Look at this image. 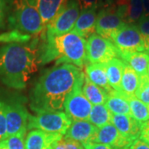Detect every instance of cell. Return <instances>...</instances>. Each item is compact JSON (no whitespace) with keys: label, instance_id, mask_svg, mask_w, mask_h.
<instances>
[{"label":"cell","instance_id":"3","mask_svg":"<svg viewBox=\"0 0 149 149\" xmlns=\"http://www.w3.org/2000/svg\"><path fill=\"white\" fill-rule=\"evenodd\" d=\"M87 41L73 32L60 36H47L40 52L39 62L47 64L56 61V64L69 63L82 67L87 62Z\"/></svg>","mask_w":149,"mask_h":149},{"label":"cell","instance_id":"27","mask_svg":"<svg viewBox=\"0 0 149 149\" xmlns=\"http://www.w3.org/2000/svg\"><path fill=\"white\" fill-rule=\"evenodd\" d=\"M27 131L8 136L4 140L0 141V148L6 149H25V139Z\"/></svg>","mask_w":149,"mask_h":149},{"label":"cell","instance_id":"26","mask_svg":"<svg viewBox=\"0 0 149 149\" xmlns=\"http://www.w3.org/2000/svg\"><path fill=\"white\" fill-rule=\"evenodd\" d=\"M143 15L142 0H128L125 12V23L135 24Z\"/></svg>","mask_w":149,"mask_h":149},{"label":"cell","instance_id":"2","mask_svg":"<svg viewBox=\"0 0 149 149\" xmlns=\"http://www.w3.org/2000/svg\"><path fill=\"white\" fill-rule=\"evenodd\" d=\"M35 43L11 42L0 47V82L22 90L37 70Z\"/></svg>","mask_w":149,"mask_h":149},{"label":"cell","instance_id":"40","mask_svg":"<svg viewBox=\"0 0 149 149\" xmlns=\"http://www.w3.org/2000/svg\"><path fill=\"white\" fill-rule=\"evenodd\" d=\"M147 75L148 76V78H149V65H148V71H147Z\"/></svg>","mask_w":149,"mask_h":149},{"label":"cell","instance_id":"17","mask_svg":"<svg viewBox=\"0 0 149 149\" xmlns=\"http://www.w3.org/2000/svg\"><path fill=\"white\" fill-rule=\"evenodd\" d=\"M39 12L44 27L52 21L68 0H32Z\"/></svg>","mask_w":149,"mask_h":149},{"label":"cell","instance_id":"41","mask_svg":"<svg viewBox=\"0 0 149 149\" xmlns=\"http://www.w3.org/2000/svg\"><path fill=\"white\" fill-rule=\"evenodd\" d=\"M121 149H129L128 148H121Z\"/></svg>","mask_w":149,"mask_h":149},{"label":"cell","instance_id":"22","mask_svg":"<svg viewBox=\"0 0 149 149\" xmlns=\"http://www.w3.org/2000/svg\"><path fill=\"white\" fill-rule=\"evenodd\" d=\"M83 94L92 104H104L108 98V93L100 86L96 85L85 75L83 84Z\"/></svg>","mask_w":149,"mask_h":149},{"label":"cell","instance_id":"10","mask_svg":"<svg viewBox=\"0 0 149 149\" xmlns=\"http://www.w3.org/2000/svg\"><path fill=\"white\" fill-rule=\"evenodd\" d=\"M80 13V6L76 0H68L64 8L47 26V36H60L72 31Z\"/></svg>","mask_w":149,"mask_h":149},{"label":"cell","instance_id":"15","mask_svg":"<svg viewBox=\"0 0 149 149\" xmlns=\"http://www.w3.org/2000/svg\"><path fill=\"white\" fill-rule=\"evenodd\" d=\"M98 128L89 120H77L71 123L65 137L83 144L91 142Z\"/></svg>","mask_w":149,"mask_h":149},{"label":"cell","instance_id":"14","mask_svg":"<svg viewBox=\"0 0 149 149\" xmlns=\"http://www.w3.org/2000/svg\"><path fill=\"white\" fill-rule=\"evenodd\" d=\"M111 123L118 132L126 139L133 142L139 139L141 133V124L137 122L131 115L112 113Z\"/></svg>","mask_w":149,"mask_h":149},{"label":"cell","instance_id":"6","mask_svg":"<svg viewBox=\"0 0 149 149\" xmlns=\"http://www.w3.org/2000/svg\"><path fill=\"white\" fill-rule=\"evenodd\" d=\"M111 42L115 45L119 58L122 60L130 54L146 52L143 38L136 24L125 23L113 35Z\"/></svg>","mask_w":149,"mask_h":149},{"label":"cell","instance_id":"31","mask_svg":"<svg viewBox=\"0 0 149 149\" xmlns=\"http://www.w3.org/2000/svg\"><path fill=\"white\" fill-rule=\"evenodd\" d=\"M13 3V0H0V29L5 27Z\"/></svg>","mask_w":149,"mask_h":149},{"label":"cell","instance_id":"37","mask_svg":"<svg viewBox=\"0 0 149 149\" xmlns=\"http://www.w3.org/2000/svg\"><path fill=\"white\" fill-rule=\"evenodd\" d=\"M129 149H149V144L143 141L142 139H138L134 140L133 143L129 146Z\"/></svg>","mask_w":149,"mask_h":149},{"label":"cell","instance_id":"34","mask_svg":"<svg viewBox=\"0 0 149 149\" xmlns=\"http://www.w3.org/2000/svg\"><path fill=\"white\" fill-rule=\"evenodd\" d=\"M80 6V10L98 8V0H76Z\"/></svg>","mask_w":149,"mask_h":149},{"label":"cell","instance_id":"23","mask_svg":"<svg viewBox=\"0 0 149 149\" xmlns=\"http://www.w3.org/2000/svg\"><path fill=\"white\" fill-rule=\"evenodd\" d=\"M123 61L128 63L139 76L147 74L149 65V52H139L130 54L123 59Z\"/></svg>","mask_w":149,"mask_h":149},{"label":"cell","instance_id":"36","mask_svg":"<svg viewBox=\"0 0 149 149\" xmlns=\"http://www.w3.org/2000/svg\"><path fill=\"white\" fill-rule=\"evenodd\" d=\"M85 149H115L108 145H104L98 143H93V142H88L82 144Z\"/></svg>","mask_w":149,"mask_h":149},{"label":"cell","instance_id":"24","mask_svg":"<svg viewBox=\"0 0 149 149\" xmlns=\"http://www.w3.org/2000/svg\"><path fill=\"white\" fill-rule=\"evenodd\" d=\"M130 107L131 116L140 124L149 120V105L139 100L136 96L126 97Z\"/></svg>","mask_w":149,"mask_h":149},{"label":"cell","instance_id":"8","mask_svg":"<svg viewBox=\"0 0 149 149\" xmlns=\"http://www.w3.org/2000/svg\"><path fill=\"white\" fill-rule=\"evenodd\" d=\"M4 101L8 136L27 130L29 113L19 97H10Z\"/></svg>","mask_w":149,"mask_h":149},{"label":"cell","instance_id":"20","mask_svg":"<svg viewBox=\"0 0 149 149\" xmlns=\"http://www.w3.org/2000/svg\"><path fill=\"white\" fill-rule=\"evenodd\" d=\"M124 61L119 57L112 59L105 64L107 78L113 90L121 92V80Z\"/></svg>","mask_w":149,"mask_h":149},{"label":"cell","instance_id":"25","mask_svg":"<svg viewBox=\"0 0 149 149\" xmlns=\"http://www.w3.org/2000/svg\"><path fill=\"white\" fill-rule=\"evenodd\" d=\"M111 112L105 104H95L92 107L89 121L98 128L111 123Z\"/></svg>","mask_w":149,"mask_h":149},{"label":"cell","instance_id":"39","mask_svg":"<svg viewBox=\"0 0 149 149\" xmlns=\"http://www.w3.org/2000/svg\"><path fill=\"white\" fill-rule=\"evenodd\" d=\"M143 7V16L149 17V0H142Z\"/></svg>","mask_w":149,"mask_h":149},{"label":"cell","instance_id":"9","mask_svg":"<svg viewBox=\"0 0 149 149\" xmlns=\"http://www.w3.org/2000/svg\"><path fill=\"white\" fill-rule=\"evenodd\" d=\"M86 55L87 62L91 64H106L112 59L119 57L115 45L95 33L88 38Z\"/></svg>","mask_w":149,"mask_h":149},{"label":"cell","instance_id":"12","mask_svg":"<svg viewBox=\"0 0 149 149\" xmlns=\"http://www.w3.org/2000/svg\"><path fill=\"white\" fill-rule=\"evenodd\" d=\"M91 142L108 145L115 149L129 148L133 143L131 140L123 137L111 123L98 128Z\"/></svg>","mask_w":149,"mask_h":149},{"label":"cell","instance_id":"38","mask_svg":"<svg viewBox=\"0 0 149 149\" xmlns=\"http://www.w3.org/2000/svg\"><path fill=\"white\" fill-rule=\"evenodd\" d=\"M114 0H98V8H104L113 4Z\"/></svg>","mask_w":149,"mask_h":149},{"label":"cell","instance_id":"18","mask_svg":"<svg viewBox=\"0 0 149 149\" xmlns=\"http://www.w3.org/2000/svg\"><path fill=\"white\" fill-rule=\"evenodd\" d=\"M86 77L109 94L113 90L107 78L105 64H88L85 67Z\"/></svg>","mask_w":149,"mask_h":149},{"label":"cell","instance_id":"32","mask_svg":"<svg viewBox=\"0 0 149 149\" xmlns=\"http://www.w3.org/2000/svg\"><path fill=\"white\" fill-rule=\"evenodd\" d=\"M52 149H85L82 144L73 139L62 137L52 147Z\"/></svg>","mask_w":149,"mask_h":149},{"label":"cell","instance_id":"1","mask_svg":"<svg viewBox=\"0 0 149 149\" xmlns=\"http://www.w3.org/2000/svg\"><path fill=\"white\" fill-rule=\"evenodd\" d=\"M80 67L69 63L55 65L39 78L30 93V108L36 113L61 111L67 96L82 74Z\"/></svg>","mask_w":149,"mask_h":149},{"label":"cell","instance_id":"4","mask_svg":"<svg viewBox=\"0 0 149 149\" xmlns=\"http://www.w3.org/2000/svg\"><path fill=\"white\" fill-rule=\"evenodd\" d=\"M8 24L12 30L30 36H37L45 29L41 15L32 0H13Z\"/></svg>","mask_w":149,"mask_h":149},{"label":"cell","instance_id":"11","mask_svg":"<svg viewBox=\"0 0 149 149\" xmlns=\"http://www.w3.org/2000/svg\"><path fill=\"white\" fill-rule=\"evenodd\" d=\"M125 24L114 4L100 8L96 17V34L111 41L113 35Z\"/></svg>","mask_w":149,"mask_h":149},{"label":"cell","instance_id":"29","mask_svg":"<svg viewBox=\"0 0 149 149\" xmlns=\"http://www.w3.org/2000/svg\"><path fill=\"white\" fill-rule=\"evenodd\" d=\"M139 85L135 96L142 102L149 105V78L147 74L139 76Z\"/></svg>","mask_w":149,"mask_h":149},{"label":"cell","instance_id":"5","mask_svg":"<svg viewBox=\"0 0 149 149\" xmlns=\"http://www.w3.org/2000/svg\"><path fill=\"white\" fill-rule=\"evenodd\" d=\"M72 120L61 111H42L36 115H29L27 129H40L47 133L65 135Z\"/></svg>","mask_w":149,"mask_h":149},{"label":"cell","instance_id":"30","mask_svg":"<svg viewBox=\"0 0 149 149\" xmlns=\"http://www.w3.org/2000/svg\"><path fill=\"white\" fill-rule=\"evenodd\" d=\"M137 27L143 38L145 51L149 52V17L142 16L138 22Z\"/></svg>","mask_w":149,"mask_h":149},{"label":"cell","instance_id":"16","mask_svg":"<svg viewBox=\"0 0 149 149\" xmlns=\"http://www.w3.org/2000/svg\"><path fill=\"white\" fill-rule=\"evenodd\" d=\"M96 17V8L80 10V15L71 32L85 39H88L95 32Z\"/></svg>","mask_w":149,"mask_h":149},{"label":"cell","instance_id":"42","mask_svg":"<svg viewBox=\"0 0 149 149\" xmlns=\"http://www.w3.org/2000/svg\"><path fill=\"white\" fill-rule=\"evenodd\" d=\"M0 149H6V148H0Z\"/></svg>","mask_w":149,"mask_h":149},{"label":"cell","instance_id":"28","mask_svg":"<svg viewBox=\"0 0 149 149\" xmlns=\"http://www.w3.org/2000/svg\"><path fill=\"white\" fill-rule=\"evenodd\" d=\"M31 38L32 36L30 35L23 34L17 30H12L11 32L0 34V42L27 43L31 40Z\"/></svg>","mask_w":149,"mask_h":149},{"label":"cell","instance_id":"7","mask_svg":"<svg viewBox=\"0 0 149 149\" xmlns=\"http://www.w3.org/2000/svg\"><path fill=\"white\" fill-rule=\"evenodd\" d=\"M85 72H82L76 81L74 89L67 96L64 104L65 113L73 121L89 120L92 109V104L83 94V84L85 80Z\"/></svg>","mask_w":149,"mask_h":149},{"label":"cell","instance_id":"19","mask_svg":"<svg viewBox=\"0 0 149 149\" xmlns=\"http://www.w3.org/2000/svg\"><path fill=\"white\" fill-rule=\"evenodd\" d=\"M105 106L112 113L131 115L130 107L126 96L121 92L112 90L108 94Z\"/></svg>","mask_w":149,"mask_h":149},{"label":"cell","instance_id":"21","mask_svg":"<svg viewBox=\"0 0 149 149\" xmlns=\"http://www.w3.org/2000/svg\"><path fill=\"white\" fill-rule=\"evenodd\" d=\"M140 77L135 70L124 61L121 80V93L126 97L134 96L139 85Z\"/></svg>","mask_w":149,"mask_h":149},{"label":"cell","instance_id":"33","mask_svg":"<svg viewBox=\"0 0 149 149\" xmlns=\"http://www.w3.org/2000/svg\"><path fill=\"white\" fill-rule=\"evenodd\" d=\"M8 137L7 133V123H6L4 101L0 99V141L4 140Z\"/></svg>","mask_w":149,"mask_h":149},{"label":"cell","instance_id":"35","mask_svg":"<svg viewBox=\"0 0 149 149\" xmlns=\"http://www.w3.org/2000/svg\"><path fill=\"white\" fill-rule=\"evenodd\" d=\"M139 139L149 144V120L141 124V133Z\"/></svg>","mask_w":149,"mask_h":149},{"label":"cell","instance_id":"13","mask_svg":"<svg viewBox=\"0 0 149 149\" xmlns=\"http://www.w3.org/2000/svg\"><path fill=\"white\" fill-rule=\"evenodd\" d=\"M63 137L60 133H47L40 129H32L26 135L25 149H52V147Z\"/></svg>","mask_w":149,"mask_h":149}]
</instances>
